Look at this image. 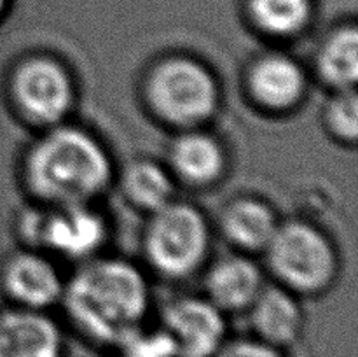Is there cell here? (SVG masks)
Listing matches in <instances>:
<instances>
[{
    "instance_id": "e0dca14e",
    "label": "cell",
    "mask_w": 358,
    "mask_h": 357,
    "mask_svg": "<svg viewBox=\"0 0 358 357\" xmlns=\"http://www.w3.org/2000/svg\"><path fill=\"white\" fill-rule=\"evenodd\" d=\"M121 191L135 209L152 214L175 200V177L168 167L138 158L122 168Z\"/></svg>"
},
{
    "instance_id": "2e32d148",
    "label": "cell",
    "mask_w": 358,
    "mask_h": 357,
    "mask_svg": "<svg viewBox=\"0 0 358 357\" xmlns=\"http://www.w3.org/2000/svg\"><path fill=\"white\" fill-rule=\"evenodd\" d=\"M315 72L331 91L353 90L358 79V31L353 23L325 35L315 52Z\"/></svg>"
},
{
    "instance_id": "7a4b0ae2",
    "label": "cell",
    "mask_w": 358,
    "mask_h": 357,
    "mask_svg": "<svg viewBox=\"0 0 358 357\" xmlns=\"http://www.w3.org/2000/svg\"><path fill=\"white\" fill-rule=\"evenodd\" d=\"M21 175L38 203H93L112 184L114 161L94 133L65 121L45 128L27 147Z\"/></svg>"
},
{
    "instance_id": "4fadbf2b",
    "label": "cell",
    "mask_w": 358,
    "mask_h": 357,
    "mask_svg": "<svg viewBox=\"0 0 358 357\" xmlns=\"http://www.w3.org/2000/svg\"><path fill=\"white\" fill-rule=\"evenodd\" d=\"M264 286L257 262L245 254H229L206 272L205 298L226 315L247 314Z\"/></svg>"
},
{
    "instance_id": "277c9868",
    "label": "cell",
    "mask_w": 358,
    "mask_h": 357,
    "mask_svg": "<svg viewBox=\"0 0 358 357\" xmlns=\"http://www.w3.org/2000/svg\"><path fill=\"white\" fill-rule=\"evenodd\" d=\"M276 284L299 294H318L334 282L339 258L329 234L304 219L280 220L264 248Z\"/></svg>"
},
{
    "instance_id": "ffe728a7",
    "label": "cell",
    "mask_w": 358,
    "mask_h": 357,
    "mask_svg": "<svg viewBox=\"0 0 358 357\" xmlns=\"http://www.w3.org/2000/svg\"><path fill=\"white\" fill-rule=\"evenodd\" d=\"M115 357H177L168 336L157 329H140L114 350Z\"/></svg>"
},
{
    "instance_id": "ac0fdd59",
    "label": "cell",
    "mask_w": 358,
    "mask_h": 357,
    "mask_svg": "<svg viewBox=\"0 0 358 357\" xmlns=\"http://www.w3.org/2000/svg\"><path fill=\"white\" fill-rule=\"evenodd\" d=\"M248 18L262 35L294 38L303 34L313 18L311 0H248Z\"/></svg>"
},
{
    "instance_id": "5b68a950",
    "label": "cell",
    "mask_w": 358,
    "mask_h": 357,
    "mask_svg": "<svg viewBox=\"0 0 358 357\" xmlns=\"http://www.w3.org/2000/svg\"><path fill=\"white\" fill-rule=\"evenodd\" d=\"M16 234L27 248L52 252L70 261H87L103 247L108 224L93 203L28 206L17 216Z\"/></svg>"
},
{
    "instance_id": "7402d4cb",
    "label": "cell",
    "mask_w": 358,
    "mask_h": 357,
    "mask_svg": "<svg viewBox=\"0 0 358 357\" xmlns=\"http://www.w3.org/2000/svg\"><path fill=\"white\" fill-rule=\"evenodd\" d=\"M9 4H10V0H0V20L6 16L7 9H9Z\"/></svg>"
},
{
    "instance_id": "9c48e42d",
    "label": "cell",
    "mask_w": 358,
    "mask_h": 357,
    "mask_svg": "<svg viewBox=\"0 0 358 357\" xmlns=\"http://www.w3.org/2000/svg\"><path fill=\"white\" fill-rule=\"evenodd\" d=\"M0 289L14 307L48 312L62 301L65 279L45 252L23 248L3 259Z\"/></svg>"
},
{
    "instance_id": "3957f363",
    "label": "cell",
    "mask_w": 358,
    "mask_h": 357,
    "mask_svg": "<svg viewBox=\"0 0 358 357\" xmlns=\"http://www.w3.org/2000/svg\"><path fill=\"white\" fill-rule=\"evenodd\" d=\"M150 111L180 130L201 128L220 107V86L206 63L189 55H170L154 63L143 80Z\"/></svg>"
},
{
    "instance_id": "d6986e66",
    "label": "cell",
    "mask_w": 358,
    "mask_h": 357,
    "mask_svg": "<svg viewBox=\"0 0 358 357\" xmlns=\"http://www.w3.org/2000/svg\"><path fill=\"white\" fill-rule=\"evenodd\" d=\"M324 125L336 140L343 144L357 142L358 136V100L357 91H332L331 100L324 108Z\"/></svg>"
},
{
    "instance_id": "44dd1931",
    "label": "cell",
    "mask_w": 358,
    "mask_h": 357,
    "mask_svg": "<svg viewBox=\"0 0 358 357\" xmlns=\"http://www.w3.org/2000/svg\"><path fill=\"white\" fill-rule=\"evenodd\" d=\"M213 357H292L290 350L278 349L275 345L261 342L254 336H236L227 338Z\"/></svg>"
},
{
    "instance_id": "9a60e30c",
    "label": "cell",
    "mask_w": 358,
    "mask_h": 357,
    "mask_svg": "<svg viewBox=\"0 0 358 357\" xmlns=\"http://www.w3.org/2000/svg\"><path fill=\"white\" fill-rule=\"evenodd\" d=\"M278 224L275 209L257 196L231 200L219 217L220 233L240 252H264Z\"/></svg>"
},
{
    "instance_id": "ba28073f",
    "label": "cell",
    "mask_w": 358,
    "mask_h": 357,
    "mask_svg": "<svg viewBox=\"0 0 358 357\" xmlns=\"http://www.w3.org/2000/svg\"><path fill=\"white\" fill-rule=\"evenodd\" d=\"M226 317L205 296H178L161 310L159 329L177 357H213L229 338Z\"/></svg>"
},
{
    "instance_id": "52a82bcc",
    "label": "cell",
    "mask_w": 358,
    "mask_h": 357,
    "mask_svg": "<svg viewBox=\"0 0 358 357\" xmlns=\"http://www.w3.org/2000/svg\"><path fill=\"white\" fill-rule=\"evenodd\" d=\"M7 93L17 114L42 130L65 122L77 100L76 80L69 66L44 52L28 55L14 63Z\"/></svg>"
},
{
    "instance_id": "8992f818",
    "label": "cell",
    "mask_w": 358,
    "mask_h": 357,
    "mask_svg": "<svg viewBox=\"0 0 358 357\" xmlns=\"http://www.w3.org/2000/svg\"><path fill=\"white\" fill-rule=\"evenodd\" d=\"M212 233L198 206L171 200L150 214L142 248L150 268L168 279H185L198 272L208 255Z\"/></svg>"
},
{
    "instance_id": "6da1fadb",
    "label": "cell",
    "mask_w": 358,
    "mask_h": 357,
    "mask_svg": "<svg viewBox=\"0 0 358 357\" xmlns=\"http://www.w3.org/2000/svg\"><path fill=\"white\" fill-rule=\"evenodd\" d=\"M150 286L142 270L122 258H91L65 280L59 303L73 331L114 352L145 328Z\"/></svg>"
},
{
    "instance_id": "30bf717a",
    "label": "cell",
    "mask_w": 358,
    "mask_h": 357,
    "mask_svg": "<svg viewBox=\"0 0 358 357\" xmlns=\"http://www.w3.org/2000/svg\"><path fill=\"white\" fill-rule=\"evenodd\" d=\"M248 97L269 112H289L303 102L308 74L294 56L282 51L259 55L245 74Z\"/></svg>"
},
{
    "instance_id": "7c38bea8",
    "label": "cell",
    "mask_w": 358,
    "mask_h": 357,
    "mask_svg": "<svg viewBox=\"0 0 358 357\" xmlns=\"http://www.w3.org/2000/svg\"><path fill=\"white\" fill-rule=\"evenodd\" d=\"M250 336L290 350L304 335L306 315L296 293L280 284H266L247 310Z\"/></svg>"
},
{
    "instance_id": "5bb4252c",
    "label": "cell",
    "mask_w": 358,
    "mask_h": 357,
    "mask_svg": "<svg viewBox=\"0 0 358 357\" xmlns=\"http://www.w3.org/2000/svg\"><path fill=\"white\" fill-rule=\"evenodd\" d=\"M226 149L217 136L201 128L182 130L168 149V168L178 181L210 186L226 170Z\"/></svg>"
},
{
    "instance_id": "8fae6325",
    "label": "cell",
    "mask_w": 358,
    "mask_h": 357,
    "mask_svg": "<svg viewBox=\"0 0 358 357\" xmlns=\"http://www.w3.org/2000/svg\"><path fill=\"white\" fill-rule=\"evenodd\" d=\"M0 357H66L65 331L45 310L0 308Z\"/></svg>"
}]
</instances>
